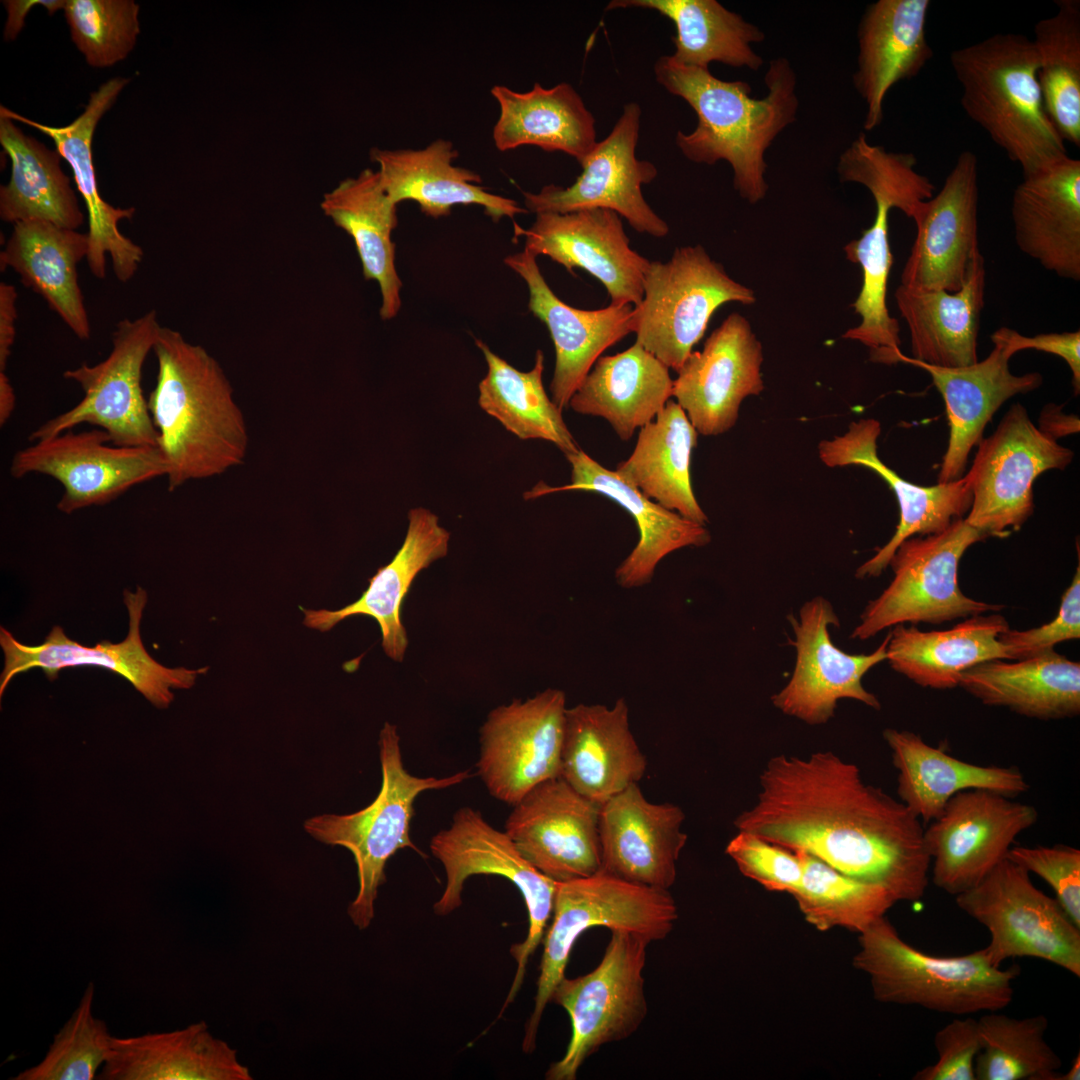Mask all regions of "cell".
<instances>
[{"instance_id": "36", "label": "cell", "mask_w": 1080, "mask_h": 1080, "mask_svg": "<svg viewBox=\"0 0 1080 1080\" xmlns=\"http://www.w3.org/2000/svg\"><path fill=\"white\" fill-rule=\"evenodd\" d=\"M101 1080H252L236 1049L204 1021L136 1036H112Z\"/></svg>"}, {"instance_id": "63", "label": "cell", "mask_w": 1080, "mask_h": 1080, "mask_svg": "<svg viewBox=\"0 0 1080 1080\" xmlns=\"http://www.w3.org/2000/svg\"><path fill=\"white\" fill-rule=\"evenodd\" d=\"M16 396L5 371H0V425L6 424L15 408Z\"/></svg>"}, {"instance_id": "40", "label": "cell", "mask_w": 1080, "mask_h": 1080, "mask_svg": "<svg viewBox=\"0 0 1080 1080\" xmlns=\"http://www.w3.org/2000/svg\"><path fill=\"white\" fill-rule=\"evenodd\" d=\"M669 368L640 344L602 356L581 382L569 407L582 415L606 419L628 441L650 423L672 397Z\"/></svg>"}, {"instance_id": "6", "label": "cell", "mask_w": 1080, "mask_h": 1080, "mask_svg": "<svg viewBox=\"0 0 1080 1080\" xmlns=\"http://www.w3.org/2000/svg\"><path fill=\"white\" fill-rule=\"evenodd\" d=\"M378 745L382 783L376 798L357 812L318 815L304 823L305 831L317 841L352 853L358 891L347 912L360 930L369 927L375 916L387 861L403 848L426 857L410 838L415 799L424 791L455 786L472 776L468 770L442 778L410 774L403 765L397 727L389 722L380 731Z\"/></svg>"}, {"instance_id": "25", "label": "cell", "mask_w": 1080, "mask_h": 1080, "mask_svg": "<svg viewBox=\"0 0 1080 1080\" xmlns=\"http://www.w3.org/2000/svg\"><path fill=\"white\" fill-rule=\"evenodd\" d=\"M128 78L114 77L91 92L84 111L70 124L53 127L38 123L20 114L0 107V114L33 127L50 137L61 157L70 165L77 190L84 199L88 215L89 253L87 263L91 273L98 279L106 276V256L109 255L113 272L120 282H127L135 275L143 259V249L119 230L122 219L130 220L135 208L114 207L99 192L93 163L92 140L95 128L103 115L112 107Z\"/></svg>"}, {"instance_id": "22", "label": "cell", "mask_w": 1080, "mask_h": 1080, "mask_svg": "<svg viewBox=\"0 0 1080 1080\" xmlns=\"http://www.w3.org/2000/svg\"><path fill=\"white\" fill-rule=\"evenodd\" d=\"M978 162L963 151L941 190L923 201L912 220L916 236L900 285L958 291L981 251L978 240Z\"/></svg>"}, {"instance_id": "5", "label": "cell", "mask_w": 1080, "mask_h": 1080, "mask_svg": "<svg viewBox=\"0 0 1080 1080\" xmlns=\"http://www.w3.org/2000/svg\"><path fill=\"white\" fill-rule=\"evenodd\" d=\"M853 966L867 974L874 998L952 1015L1000 1011L1013 1000L1020 968L993 966L985 949L935 956L906 943L884 916L859 933Z\"/></svg>"}, {"instance_id": "16", "label": "cell", "mask_w": 1080, "mask_h": 1080, "mask_svg": "<svg viewBox=\"0 0 1080 1080\" xmlns=\"http://www.w3.org/2000/svg\"><path fill=\"white\" fill-rule=\"evenodd\" d=\"M1037 820L1034 806L1012 797L983 789L957 793L924 828L933 884L953 896L974 887Z\"/></svg>"}, {"instance_id": "26", "label": "cell", "mask_w": 1080, "mask_h": 1080, "mask_svg": "<svg viewBox=\"0 0 1080 1080\" xmlns=\"http://www.w3.org/2000/svg\"><path fill=\"white\" fill-rule=\"evenodd\" d=\"M683 810L646 799L638 783L600 805V871L622 880L669 890L687 843Z\"/></svg>"}, {"instance_id": "23", "label": "cell", "mask_w": 1080, "mask_h": 1080, "mask_svg": "<svg viewBox=\"0 0 1080 1080\" xmlns=\"http://www.w3.org/2000/svg\"><path fill=\"white\" fill-rule=\"evenodd\" d=\"M762 363L750 322L732 313L677 371L672 397L698 433L722 434L735 425L742 401L763 391Z\"/></svg>"}, {"instance_id": "27", "label": "cell", "mask_w": 1080, "mask_h": 1080, "mask_svg": "<svg viewBox=\"0 0 1080 1080\" xmlns=\"http://www.w3.org/2000/svg\"><path fill=\"white\" fill-rule=\"evenodd\" d=\"M879 421L873 418L851 422L842 436L820 442L819 457L829 467L859 465L881 476L894 491L900 510L899 524L891 539L857 568L859 579L878 577L888 567L897 547L913 536L935 534L969 511L972 491L969 477L933 486H919L900 477L880 460L877 439Z\"/></svg>"}, {"instance_id": "15", "label": "cell", "mask_w": 1080, "mask_h": 1080, "mask_svg": "<svg viewBox=\"0 0 1080 1080\" xmlns=\"http://www.w3.org/2000/svg\"><path fill=\"white\" fill-rule=\"evenodd\" d=\"M102 429L65 431L18 450L10 475H47L63 486L57 509L71 514L110 503L132 487L166 476L167 463L158 446L109 445Z\"/></svg>"}, {"instance_id": "20", "label": "cell", "mask_w": 1080, "mask_h": 1080, "mask_svg": "<svg viewBox=\"0 0 1080 1080\" xmlns=\"http://www.w3.org/2000/svg\"><path fill=\"white\" fill-rule=\"evenodd\" d=\"M796 662L788 683L772 696L773 705L788 716L810 725L828 722L840 699H853L879 710L878 698L862 685L863 676L886 660L889 634L870 654H848L834 645L828 628L839 626L830 602L823 597L807 601L799 617H790Z\"/></svg>"}, {"instance_id": "60", "label": "cell", "mask_w": 1080, "mask_h": 1080, "mask_svg": "<svg viewBox=\"0 0 1080 1080\" xmlns=\"http://www.w3.org/2000/svg\"><path fill=\"white\" fill-rule=\"evenodd\" d=\"M17 291L8 283H0V371H5L15 340Z\"/></svg>"}, {"instance_id": "13", "label": "cell", "mask_w": 1080, "mask_h": 1080, "mask_svg": "<svg viewBox=\"0 0 1080 1080\" xmlns=\"http://www.w3.org/2000/svg\"><path fill=\"white\" fill-rule=\"evenodd\" d=\"M430 850L446 874L445 888L433 906L439 916L461 906L464 884L470 876H502L522 894L529 927L526 939L510 949L517 969L506 1007L521 988L528 960L542 941L552 916L557 883L533 867L505 831L495 829L471 807H461L454 813L450 826L431 838Z\"/></svg>"}, {"instance_id": "52", "label": "cell", "mask_w": 1080, "mask_h": 1080, "mask_svg": "<svg viewBox=\"0 0 1080 1080\" xmlns=\"http://www.w3.org/2000/svg\"><path fill=\"white\" fill-rule=\"evenodd\" d=\"M978 1025L977 1080H1057L1062 1060L1045 1040L1046 1016L1014 1018L991 1011Z\"/></svg>"}, {"instance_id": "28", "label": "cell", "mask_w": 1080, "mask_h": 1080, "mask_svg": "<svg viewBox=\"0 0 1080 1080\" xmlns=\"http://www.w3.org/2000/svg\"><path fill=\"white\" fill-rule=\"evenodd\" d=\"M534 254L524 249L504 263L526 283L528 308L549 330L555 347L550 383L552 401L563 410L603 351L633 332L634 306L609 305L597 310L574 308L551 290Z\"/></svg>"}, {"instance_id": "51", "label": "cell", "mask_w": 1080, "mask_h": 1080, "mask_svg": "<svg viewBox=\"0 0 1080 1080\" xmlns=\"http://www.w3.org/2000/svg\"><path fill=\"white\" fill-rule=\"evenodd\" d=\"M801 883L792 895L805 920L817 930L844 928L861 933L897 902L885 888L849 877L804 851Z\"/></svg>"}, {"instance_id": "54", "label": "cell", "mask_w": 1080, "mask_h": 1080, "mask_svg": "<svg viewBox=\"0 0 1080 1080\" xmlns=\"http://www.w3.org/2000/svg\"><path fill=\"white\" fill-rule=\"evenodd\" d=\"M140 6L132 0H67L71 38L86 62L107 68L124 60L140 33Z\"/></svg>"}, {"instance_id": "45", "label": "cell", "mask_w": 1080, "mask_h": 1080, "mask_svg": "<svg viewBox=\"0 0 1080 1080\" xmlns=\"http://www.w3.org/2000/svg\"><path fill=\"white\" fill-rule=\"evenodd\" d=\"M698 432L685 411L669 400L653 421L640 428L631 455L616 474L642 494L686 519L705 525L691 484V454Z\"/></svg>"}, {"instance_id": "39", "label": "cell", "mask_w": 1080, "mask_h": 1080, "mask_svg": "<svg viewBox=\"0 0 1080 1080\" xmlns=\"http://www.w3.org/2000/svg\"><path fill=\"white\" fill-rule=\"evenodd\" d=\"M985 278L981 255L956 292L898 286L895 299L910 331L912 359L943 368L966 367L978 361Z\"/></svg>"}, {"instance_id": "12", "label": "cell", "mask_w": 1080, "mask_h": 1080, "mask_svg": "<svg viewBox=\"0 0 1080 1080\" xmlns=\"http://www.w3.org/2000/svg\"><path fill=\"white\" fill-rule=\"evenodd\" d=\"M160 328L155 310L119 321L111 352L103 361L93 366L83 363L63 373L65 379L80 385L84 393L80 402L41 424L29 440L47 439L86 423L104 430L116 446H158L141 381Z\"/></svg>"}, {"instance_id": "47", "label": "cell", "mask_w": 1080, "mask_h": 1080, "mask_svg": "<svg viewBox=\"0 0 1080 1080\" xmlns=\"http://www.w3.org/2000/svg\"><path fill=\"white\" fill-rule=\"evenodd\" d=\"M635 7L655 10L674 23L671 56L683 65L708 69L719 62L757 71L763 64L751 45L762 42L764 32L716 0H612L605 10Z\"/></svg>"}, {"instance_id": "19", "label": "cell", "mask_w": 1080, "mask_h": 1080, "mask_svg": "<svg viewBox=\"0 0 1080 1080\" xmlns=\"http://www.w3.org/2000/svg\"><path fill=\"white\" fill-rule=\"evenodd\" d=\"M641 108L626 104L611 132L597 142L579 164L581 174L567 187L550 184L538 193L523 191L528 212L565 214L583 209H608L624 217L640 233L663 238L668 224L646 202L642 186L652 182L656 166L636 157Z\"/></svg>"}, {"instance_id": "10", "label": "cell", "mask_w": 1080, "mask_h": 1080, "mask_svg": "<svg viewBox=\"0 0 1080 1080\" xmlns=\"http://www.w3.org/2000/svg\"><path fill=\"white\" fill-rule=\"evenodd\" d=\"M644 939L611 931L598 965L585 975L563 979L550 1002L565 1009L571 1038L563 1057L545 1073L547 1080H575L584 1062L602 1046L633 1035L648 1014L645 996L647 946Z\"/></svg>"}, {"instance_id": "29", "label": "cell", "mask_w": 1080, "mask_h": 1080, "mask_svg": "<svg viewBox=\"0 0 1080 1080\" xmlns=\"http://www.w3.org/2000/svg\"><path fill=\"white\" fill-rule=\"evenodd\" d=\"M994 345L982 361L960 368L928 365L912 358H901L926 370L946 406L949 440L939 469L938 483L963 477L971 449L983 439V431L994 413L1011 397L1037 389L1043 383L1038 372L1015 375L1009 369L1014 355L994 332Z\"/></svg>"}, {"instance_id": "62", "label": "cell", "mask_w": 1080, "mask_h": 1080, "mask_svg": "<svg viewBox=\"0 0 1080 1080\" xmlns=\"http://www.w3.org/2000/svg\"><path fill=\"white\" fill-rule=\"evenodd\" d=\"M1079 418L1063 413L1062 406L1047 404L1039 418V430L1057 440L1060 437L1079 432Z\"/></svg>"}, {"instance_id": "17", "label": "cell", "mask_w": 1080, "mask_h": 1080, "mask_svg": "<svg viewBox=\"0 0 1080 1080\" xmlns=\"http://www.w3.org/2000/svg\"><path fill=\"white\" fill-rule=\"evenodd\" d=\"M124 604L129 615V631L117 644L104 640L95 646H85L70 639L60 626H54L45 641L37 646L20 643L11 632L0 627V646L4 653V668L0 677V695L19 673L41 668L50 681L64 668L96 666L124 677L157 708H167L174 699L172 689L191 688L208 667L187 669L168 668L153 659L141 639L142 614L148 601L147 592L137 586L135 592L125 590Z\"/></svg>"}, {"instance_id": "3", "label": "cell", "mask_w": 1080, "mask_h": 1080, "mask_svg": "<svg viewBox=\"0 0 1080 1080\" xmlns=\"http://www.w3.org/2000/svg\"><path fill=\"white\" fill-rule=\"evenodd\" d=\"M153 352L158 371L147 402L167 463L168 491L242 465L248 430L217 360L162 326Z\"/></svg>"}, {"instance_id": "59", "label": "cell", "mask_w": 1080, "mask_h": 1080, "mask_svg": "<svg viewBox=\"0 0 1080 1080\" xmlns=\"http://www.w3.org/2000/svg\"><path fill=\"white\" fill-rule=\"evenodd\" d=\"M994 333L1000 337L1013 354L1034 349L1061 357L1072 373L1075 394L1080 391V331L1042 333L1032 337L1023 336L1014 329L1000 327Z\"/></svg>"}, {"instance_id": "37", "label": "cell", "mask_w": 1080, "mask_h": 1080, "mask_svg": "<svg viewBox=\"0 0 1080 1080\" xmlns=\"http://www.w3.org/2000/svg\"><path fill=\"white\" fill-rule=\"evenodd\" d=\"M883 738L898 772L900 801L926 823L937 818L948 801L964 790L983 789L1014 798L1029 789L1017 767L960 760L908 730L888 728Z\"/></svg>"}, {"instance_id": "14", "label": "cell", "mask_w": 1080, "mask_h": 1080, "mask_svg": "<svg viewBox=\"0 0 1080 1080\" xmlns=\"http://www.w3.org/2000/svg\"><path fill=\"white\" fill-rule=\"evenodd\" d=\"M969 477L972 503L965 521L988 537L1018 531L1032 515L1033 483L1043 472L1065 469L1074 453L1031 421L1020 403L978 443Z\"/></svg>"}, {"instance_id": "57", "label": "cell", "mask_w": 1080, "mask_h": 1080, "mask_svg": "<svg viewBox=\"0 0 1080 1080\" xmlns=\"http://www.w3.org/2000/svg\"><path fill=\"white\" fill-rule=\"evenodd\" d=\"M1080 638V565L1064 591L1056 616L1039 627L1019 631L1007 629L999 635L1007 660H1022L1054 650L1056 644Z\"/></svg>"}, {"instance_id": "61", "label": "cell", "mask_w": 1080, "mask_h": 1080, "mask_svg": "<svg viewBox=\"0 0 1080 1080\" xmlns=\"http://www.w3.org/2000/svg\"><path fill=\"white\" fill-rule=\"evenodd\" d=\"M67 0H5L2 1L7 11V20L4 25L3 36L7 41L14 40L24 27V22L29 11L41 5L46 8L50 15L65 8Z\"/></svg>"}, {"instance_id": "42", "label": "cell", "mask_w": 1080, "mask_h": 1080, "mask_svg": "<svg viewBox=\"0 0 1080 1080\" xmlns=\"http://www.w3.org/2000/svg\"><path fill=\"white\" fill-rule=\"evenodd\" d=\"M965 618L947 630L921 631L899 624L888 633L887 658L893 670L917 685L938 690L959 686L966 670L988 660H1007L999 635L1009 629L1000 614Z\"/></svg>"}, {"instance_id": "46", "label": "cell", "mask_w": 1080, "mask_h": 1080, "mask_svg": "<svg viewBox=\"0 0 1080 1080\" xmlns=\"http://www.w3.org/2000/svg\"><path fill=\"white\" fill-rule=\"evenodd\" d=\"M0 143L11 159L8 184L0 187V217L15 224L44 220L77 230L84 214L61 167V155L17 127L0 114Z\"/></svg>"}, {"instance_id": "58", "label": "cell", "mask_w": 1080, "mask_h": 1080, "mask_svg": "<svg viewBox=\"0 0 1080 1080\" xmlns=\"http://www.w3.org/2000/svg\"><path fill=\"white\" fill-rule=\"evenodd\" d=\"M934 1045L937 1061L917 1071L914 1080H976L975 1060L981 1050L978 1020H952L936 1032Z\"/></svg>"}, {"instance_id": "38", "label": "cell", "mask_w": 1080, "mask_h": 1080, "mask_svg": "<svg viewBox=\"0 0 1080 1080\" xmlns=\"http://www.w3.org/2000/svg\"><path fill=\"white\" fill-rule=\"evenodd\" d=\"M88 253L87 232L27 220L13 224L0 253V268H12L24 286L45 299L75 336L88 340L91 329L77 268Z\"/></svg>"}, {"instance_id": "49", "label": "cell", "mask_w": 1080, "mask_h": 1080, "mask_svg": "<svg viewBox=\"0 0 1080 1080\" xmlns=\"http://www.w3.org/2000/svg\"><path fill=\"white\" fill-rule=\"evenodd\" d=\"M876 213L873 224L860 238L852 240L844 251L850 262L861 266L862 287L852 304L861 317L859 325L848 329L842 337L855 340L871 350V360L885 364L901 362L900 326L886 305L887 281L893 264L888 240L889 212L895 202L885 196L873 197Z\"/></svg>"}, {"instance_id": "1", "label": "cell", "mask_w": 1080, "mask_h": 1080, "mask_svg": "<svg viewBox=\"0 0 1080 1080\" xmlns=\"http://www.w3.org/2000/svg\"><path fill=\"white\" fill-rule=\"evenodd\" d=\"M734 826L879 885L897 902L919 901L929 884L921 819L830 751L770 758L755 803Z\"/></svg>"}, {"instance_id": "43", "label": "cell", "mask_w": 1080, "mask_h": 1080, "mask_svg": "<svg viewBox=\"0 0 1080 1080\" xmlns=\"http://www.w3.org/2000/svg\"><path fill=\"white\" fill-rule=\"evenodd\" d=\"M397 205L384 190L378 171L370 168L342 180L320 203L324 214L352 237L365 279L378 283L383 320L394 318L401 308L402 281L392 241Z\"/></svg>"}, {"instance_id": "18", "label": "cell", "mask_w": 1080, "mask_h": 1080, "mask_svg": "<svg viewBox=\"0 0 1080 1080\" xmlns=\"http://www.w3.org/2000/svg\"><path fill=\"white\" fill-rule=\"evenodd\" d=\"M566 695L548 688L494 708L480 729L477 772L489 794L514 806L560 776Z\"/></svg>"}, {"instance_id": "32", "label": "cell", "mask_w": 1080, "mask_h": 1080, "mask_svg": "<svg viewBox=\"0 0 1080 1080\" xmlns=\"http://www.w3.org/2000/svg\"><path fill=\"white\" fill-rule=\"evenodd\" d=\"M1015 188L1011 216L1018 248L1046 270L1080 279V160L1068 154Z\"/></svg>"}, {"instance_id": "44", "label": "cell", "mask_w": 1080, "mask_h": 1080, "mask_svg": "<svg viewBox=\"0 0 1080 1080\" xmlns=\"http://www.w3.org/2000/svg\"><path fill=\"white\" fill-rule=\"evenodd\" d=\"M959 686L985 705L1041 720L1080 713V664L1054 650L1006 662L993 659L963 672Z\"/></svg>"}, {"instance_id": "53", "label": "cell", "mask_w": 1080, "mask_h": 1080, "mask_svg": "<svg viewBox=\"0 0 1080 1080\" xmlns=\"http://www.w3.org/2000/svg\"><path fill=\"white\" fill-rule=\"evenodd\" d=\"M95 987L90 982L76 1009L54 1035L45 1056L13 1080H93L105 1064L112 1034L93 1013Z\"/></svg>"}, {"instance_id": "48", "label": "cell", "mask_w": 1080, "mask_h": 1080, "mask_svg": "<svg viewBox=\"0 0 1080 1080\" xmlns=\"http://www.w3.org/2000/svg\"><path fill=\"white\" fill-rule=\"evenodd\" d=\"M476 345L487 363V374L479 383L478 403L519 439H540L556 445L564 455L580 448L560 410L543 386L544 354L538 350L534 366L519 371L499 357L481 340Z\"/></svg>"}, {"instance_id": "64", "label": "cell", "mask_w": 1080, "mask_h": 1080, "mask_svg": "<svg viewBox=\"0 0 1080 1080\" xmlns=\"http://www.w3.org/2000/svg\"><path fill=\"white\" fill-rule=\"evenodd\" d=\"M1080 1079V1053L1073 1059L1071 1067L1065 1073H1060L1057 1080H1079Z\"/></svg>"}, {"instance_id": "7", "label": "cell", "mask_w": 1080, "mask_h": 1080, "mask_svg": "<svg viewBox=\"0 0 1080 1080\" xmlns=\"http://www.w3.org/2000/svg\"><path fill=\"white\" fill-rule=\"evenodd\" d=\"M678 919L669 890L634 884L602 871L557 883L552 922L542 938L543 953L534 1008L525 1025L522 1049L536 1048L538 1027L556 985L565 977L571 950L594 927L632 933L649 944L664 940Z\"/></svg>"}, {"instance_id": "8", "label": "cell", "mask_w": 1080, "mask_h": 1080, "mask_svg": "<svg viewBox=\"0 0 1080 1080\" xmlns=\"http://www.w3.org/2000/svg\"><path fill=\"white\" fill-rule=\"evenodd\" d=\"M755 301L754 291L732 279L701 245L677 247L668 261H650L643 298L634 307L636 343L677 372L721 305Z\"/></svg>"}, {"instance_id": "9", "label": "cell", "mask_w": 1080, "mask_h": 1080, "mask_svg": "<svg viewBox=\"0 0 1080 1080\" xmlns=\"http://www.w3.org/2000/svg\"><path fill=\"white\" fill-rule=\"evenodd\" d=\"M986 538L961 518L941 532L904 540L889 562L892 581L867 604L851 638L864 641L899 624H941L1001 610L1002 605L966 596L959 586L962 556Z\"/></svg>"}, {"instance_id": "56", "label": "cell", "mask_w": 1080, "mask_h": 1080, "mask_svg": "<svg viewBox=\"0 0 1080 1080\" xmlns=\"http://www.w3.org/2000/svg\"><path fill=\"white\" fill-rule=\"evenodd\" d=\"M1007 859L1045 880L1070 920L1080 928V850L1067 845L1014 846Z\"/></svg>"}, {"instance_id": "11", "label": "cell", "mask_w": 1080, "mask_h": 1080, "mask_svg": "<svg viewBox=\"0 0 1080 1080\" xmlns=\"http://www.w3.org/2000/svg\"><path fill=\"white\" fill-rule=\"evenodd\" d=\"M955 902L989 931L984 949L993 966L1032 957L1080 976V928L1023 867L1003 859L977 885L957 894Z\"/></svg>"}, {"instance_id": "55", "label": "cell", "mask_w": 1080, "mask_h": 1080, "mask_svg": "<svg viewBox=\"0 0 1080 1080\" xmlns=\"http://www.w3.org/2000/svg\"><path fill=\"white\" fill-rule=\"evenodd\" d=\"M725 853L745 877L768 891L793 895L801 883L803 863L800 852L756 834L737 830L727 843Z\"/></svg>"}, {"instance_id": "50", "label": "cell", "mask_w": 1080, "mask_h": 1080, "mask_svg": "<svg viewBox=\"0 0 1080 1080\" xmlns=\"http://www.w3.org/2000/svg\"><path fill=\"white\" fill-rule=\"evenodd\" d=\"M1054 15L1038 21L1032 39L1038 81L1050 120L1063 141L1080 147V2L1056 1Z\"/></svg>"}, {"instance_id": "33", "label": "cell", "mask_w": 1080, "mask_h": 1080, "mask_svg": "<svg viewBox=\"0 0 1080 1080\" xmlns=\"http://www.w3.org/2000/svg\"><path fill=\"white\" fill-rule=\"evenodd\" d=\"M929 0H878L869 4L857 29L853 84L866 106L863 127L884 117V100L899 81L916 77L933 57L926 26Z\"/></svg>"}, {"instance_id": "34", "label": "cell", "mask_w": 1080, "mask_h": 1080, "mask_svg": "<svg viewBox=\"0 0 1080 1080\" xmlns=\"http://www.w3.org/2000/svg\"><path fill=\"white\" fill-rule=\"evenodd\" d=\"M450 533L430 510L417 507L408 512L404 541L393 559L369 579L359 599L338 609H302L305 626L327 632L340 621L357 615L376 620L386 655L401 662L408 647L401 621L402 603L416 576L448 553Z\"/></svg>"}, {"instance_id": "21", "label": "cell", "mask_w": 1080, "mask_h": 1080, "mask_svg": "<svg viewBox=\"0 0 1080 1080\" xmlns=\"http://www.w3.org/2000/svg\"><path fill=\"white\" fill-rule=\"evenodd\" d=\"M599 813V804L558 776L513 806L505 832L539 872L556 883L566 882L601 869Z\"/></svg>"}, {"instance_id": "41", "label": "cell", "mask_w": 1080, "mask_h": 1080, "mask_svg": "<svg viewBox=\"0 0 1080 1080\" xmlns=\"http://www.w3.org/2000/svg\"><path fill=\"white\" fill-rule=\"evenodd\" d=\"M491 94L500 108L492 136L501 152L533 145L579 163L598 142L595 118L569 83L544 88L536 82L527 92L494 85Z\"/></svg>"}, {"instance_id": "2", "label": "cell", "mask_w": 1080, "mask_h": 1080, "mask_svg": "<svg viewBox=\"0 0 1080 1080\" xmlns=\"http://www.w3.org/2000/svg\"><path fill=\"white\" fill-rule=\"evenodd\" d=\"M656 81L670 94L685 100L697 116L690 133L678 131L676 144L690 161L713 165L727 161L733 185L741 198L756 204L766 196L765 153L775 138L796 120L797 77L783 57L769 62L767 93L752 98L744 81H724L709 69L683 65L671 55L654 64Z\"/></svg>"}, {"instance_id": "31", "label": "cell", "mask_w": 1080, "mask_h": 1080, "mask_svg": "<svg viewBox=\"0 0 1080 1080\" xmlns=\"http://www.w3.org/2000/svg\"><path fill=\"white\" fill-rule=\"evenodd\" d=\"M647 769L621 697L612 706L577 704L565 715L560 777L599 805L638 783Z\"/></svg>"}, {"instance_id": "4", "label": "cell", "mask_w": 1080, "mask_h": 1080, "mask_svg": "<svg viewBox=\"0 0 1080 1080\" xmlns=\"http://www.w3.org/2000/svg\"><path fill=\"white\" fill-rule=\"evenodd\" d=\"M950 64L963 110L1023 175L1067 155L1044 105L1032 39L997 33L952 51Z\"/></svg>"}, {"instance_id": "30", "label": "cell", "mask_w": 1080, "mask_h": 1080, "mask_svg": "<svg viewBox=\"0 0 1080 1080\" xmlns=\"http://www.w3.org/2000/svg\"><path fill=\"white\" fill-rule=\"evenodd\" d=\"M571 464V483L551 487L539 482L524 493L525 499L566 490L599 493L620 505L635 521L639 540L615 570L617 584L626 589L649 584L659 562L688 546H704L711 540L705 525L684 518L649 499L635 487L591 458L582 449L566 455Z\"/></svg>"}, {"instance_id": "35", "label": "cell", "mask_w": 1080, "mask_h": 1080, "mask_svg": "<svg viewBox=\"0 0 1080 1080\" xmlns=\"http://www.w3.org/2000/svg\"><path fill=\"white\" fill-rule=\"evenodd\" d=\"M370 156L390 199L415 201L427 216H447L457 205L481 206L495 222L528 213L515 200L480 186L475 171L453 165L458 152L449 140L436 139L422 149L373 148Z\"/></svg>"}, {"instance_id": "24", "label": "cell", "mask_w": 1080, "mask_h": 1080, "mask_svg": "<svg viewBox=\"0 0 1080 1080\" xmlns=\"http://www.w3.org/2000/svg\"><path fill=\"white\" fill-rule=\"evenodd\" d=\"M525 247L569 272L581 268L606 288L611 305L638 306L650 261L630 247L621 217L608 209L536 214L528 229L516 228Z\"/></svg>"}]
</instances>
